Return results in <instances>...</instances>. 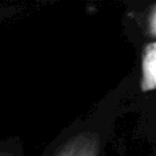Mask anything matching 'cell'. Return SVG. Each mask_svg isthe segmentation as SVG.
<instances>
[{
    "label": "cell",
    "mask_w": 156,
    "mask_h": 156,
    "mask_svg": "<svg viewBox=\"0 0 156 156\" xmlns=\"http://www.w3.org/2000/svg\"><path fill=\"white\" fill-rule=\"evenodd\" d=\"M100 135L95 132H82L66 140L54 156H100Z\"/></svg>",
    "instance_id": "cell-1"
},
{
    "label": "cell",
    "mask_w": 156,
    "mask_h": 156,
    "mask_svg": "<svg viewBox=\"0 0 156 156\" xmlns=\"http://www.w3.org/2000/svg\"><path fill=\"white\" fill-rule=\"evenodd\" d=\"M0 156H13V155L10 152H0Z\"/></svg>",
    "instance_id": "cell-4"
},
{
    "label": "cell",
    "mask_w": 156,
    "mask_h": 156,
    "mask_svg": "<svg viewBox=\"0 0 156 156\" xmlns=\"http://www.w3.org/2000/svg\"><path fill=\"white\" fill-rule=\"evenodd\" d=\"M141 78L140 90L150 93L156 88V43L150 40L143 46L141 51Z\"/></svg>",
    "instance_id": "cell-2"
},
{
    "label": "cell",
    "mask_w": 156,
    "mask_h": 156,
    "mask_svg": "<svg viewBox=\"0 0 156 156\" xmlns=\"http://www.w3.org/2000/svg\"><path fill=\"white\" fill-rule=\"evenodd\" d=\"M145 26H146V34L154 40L156 35V5L155 4H151L149 7Z\"/></svg>",
    "instance_id": "cell-3"
}]
</instances>
